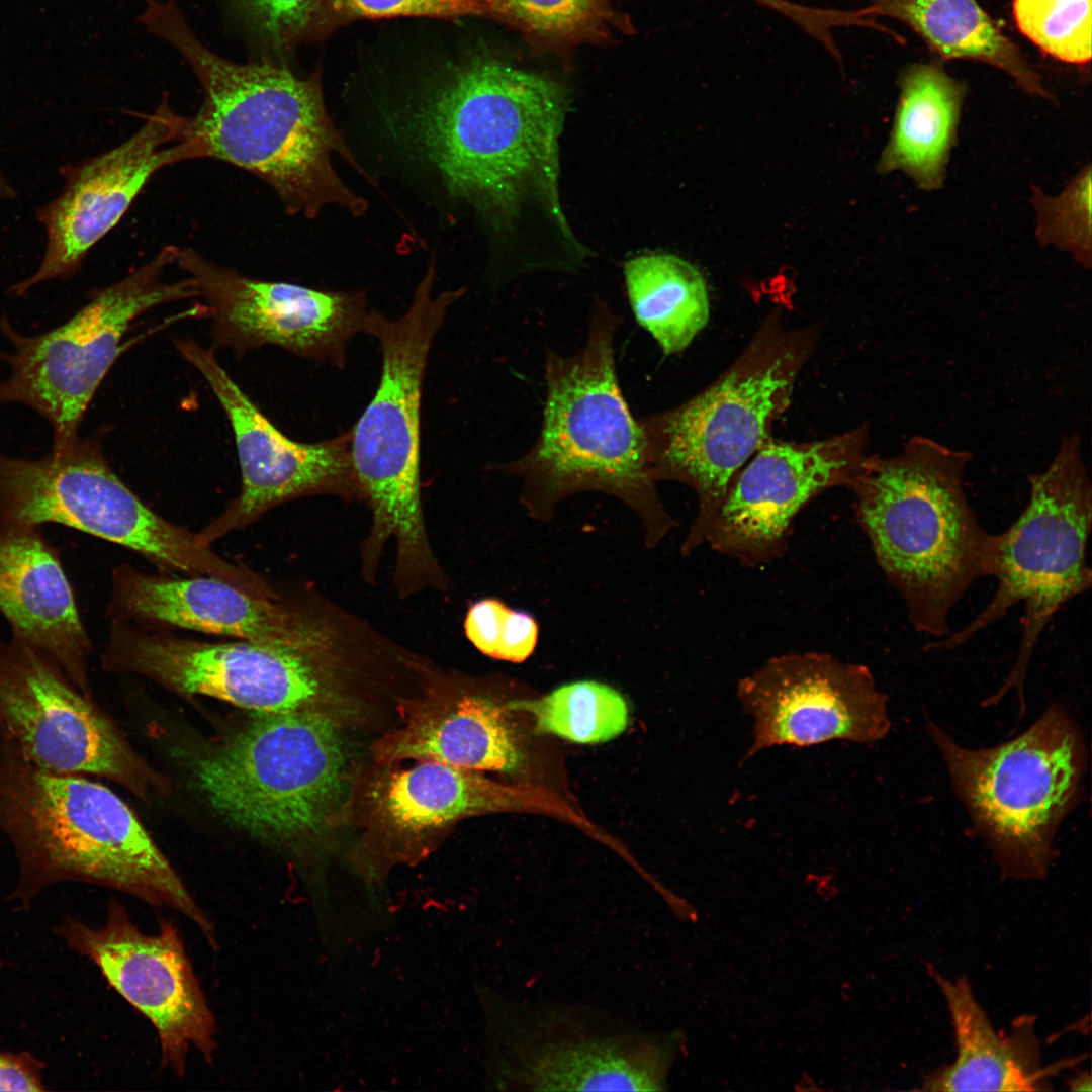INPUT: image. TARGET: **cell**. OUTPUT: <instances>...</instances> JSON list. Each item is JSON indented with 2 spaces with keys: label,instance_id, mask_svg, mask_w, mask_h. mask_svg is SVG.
I'll return each mask as SVG.
<instances>
[{
  "label": "cell",
  "instance_id": "1",
  "mask_svg": "<svg viewBox=\"0 0 1092 1092\" xmlns=\"http://www.w3.org/2000/svg\"><path fill=\"white\" fill-rule=\"evenodd\" d=\"M565 88L496 55L470 58L413 117L421 152L452 196L509 233L541 218L577 246L558 192Z\"/></svg>",
  "mask_w": 1092,
  "mask_h": 1092
},
{
  "label": "cell",
  "instance_id": "2",
  "mask_svg": "<svg viewBox=\"0 0 1092 1092\" xmlns=\"http://www.w3.org/2000/svg\"><path fill=\"white\" fill-rule=\"evenodd\" d=\"M140 21L181 54L201 85V106L186 117V129L203 158L256 176L292 215L313 218L331 205L356 215L365 210L333 166L334 155L358 164L327 113L317 75L299 78L269 61L238 64L217 56L173 0H146Z\"/></svg>",
  "mask_w": 1092,
  "mask_h": 1092
},
{
  "label": "cell",
  "instance_id": "3",
  "mask_svg": "<svg viewBox=\"0 0 1092 1092\" xmlns=\"http://www.w3.org/2000/svg\"><path fill=\"white\" fill-rule=\"evenodd\" d=\"M0 834L18 867L13 897L29 904L60 883L99 885L180 912L203 936L215 926L131 808L87 776L40 769L0 743Z\"/></svg>",
  "mask_w": 1092,
  "mask_h": 1092
},
{
  "label": "cell",
  "instance_id": "4",
  "mask_svg": "<svg viewBox=\"0 0 1092 1092\" xmlns=\"http://www.w3.org/2000/svg\"><path fill=\"white\" fill-rule=\"evenodd\" d=\"M972 454L913 436L889 457L869 456L850 487L876 560L915 629L939 640L979 579L994 576L997 534L980 524L965 490Z\"/></svg>",
  "mask_w": 1092,
  "mask_h": 1092
},
{
  "label": "cell",
  "instance_id": "5",
  "mask_svg": "<svg viewBox=\"0 0 1092 1092\" xmlns=\"http://www.w3.org/2000/svg\"><path fill=\"white\" fill-rule=\"evenodd\" d=\"M386 652L385 638L328 605L297 641H203L110 619L104 669L146 677L182 696H207L254 713L305 712L343 724L357 712L355 684Z\"/></svg>",
  "mask_w": 1092,
  "mask_h": 1092
},
{
  "label": "cell",
  "instance_id": "6",
  "mask_svg": "<svg viewBox=\"0 0 1092 1092\" xmlns=\"http://www.w3.org/2000/svg\"><path fill=\"white\" fill-rule=\"evenodd\" d=\"M430 266L397 320L369 310L364 332L380 344L382 369L371 401L351 431L350 454L372 523L362 543V575L373 582L385 545L395 543L394 586L406 599L444 589L446 576L426 531L421 496V400L428 355L463 290L433 293Z\"/></svg>",
  "mask_w": 1092,
  "mask_h": 1092
},
{
  "label": "cell",
  "instance_id": "7",
  "mask_svg": "<svg viewBox=\"0 0 1092 1092\" xmlns=\"http://www.w3.org/2000/svg\"><path fill=\"white\" fill-rule=\"evenodd\" d=\"M620 325V317L598 303L577 353L547 351L540 434L526 454L500 468L523 479V500L534 514L549 512L570 494L601 491L635 509L647 525L649 542H656L672 521L657 496L642 424L619 384L615 336Z\"/></svg>",
  "mask_w": 1092,
  "mask_h": 1092
},
{
  "label": "cell",
  "instance_id": "8",
  "mask_svg": "<svg viewBox=\"0 0 1092 1092\" xmlns=\"http://www.w3.org/2000/svg\"><path fill=\"white\" fill-rule=\"evenodd\" d=\"M341 726L313 713H254L192 759V784L229 825L297 849L342 823L354 775Z\"/></svg>",
  "mask_w": 1092,
  "mask_h": 1092
},
{
  "label": "cell",
  "instance_id": "9",
  "mask_svg": "<svg viewBox=\"0 0 1092 1092\" xmlns=\"http://www.w3.org/2000/svg\"><path fill=\"white\" fill-rule=\"evenodd\" d=\"M956 796L1001 872L1043 879L1061 825L1084 791L1088 749L1082 729L1050 704L1026 730L995 746L969 749L926 718Z\"/></svg>",
  "mask_w": 1092,
  "mask_h": 1092
},
{
  "label": "cell",
  "instance_id": "10",
  "mask_svg": "<svg viewBox=\"0 0 1092 1092\" xmlns=\"http://www.w3.org/2000/svg\"><path fill=\"white\" fill-rule=\"evenodd\" d=\"M809 332L765 324L736 362L689 400L640 419L654 479L675 480L698 497L685 540L687 553L703 534L744 463L768 440L789 405L812 349Z\"/></svg>",
  "mask_w": 1092,
  "mask_h": 1092
},
{
  "label": "cell",
  "instance_id": "11",
  "mask_svg": "<svg viewBox=\"0 0 1092 1092\" xmlns=\"http://www.w3.org/2000/svg\"><path fill=\"white\" fill-rule=\"evenodd\" d=\"M492 1087L511 1091H661L679 1031H651L596 1006L482 994Z\"/></svg>",
  "mask_w": 1092,
  "mask_h": 1092
},
{
  "label": "cell",
  "instance_id": "12",
  "mask_svg": "<svg viewBox=\"0 0 1092 1092\" xmlns=\"http://www.w3.org/2000/svg\"><path fill=\"white\" fill-rule=\"evenodd\" d=\"M1029 499L1018 519L997 534L996 590L965 627L923 646L928 652L954 649L1024 604L1022 636L1010 672L985 703L997 704L1009 691L1024 707L1027 670L1049 622L1092 582L1087 544L1092 523V485L1077 434L1064 436L1049 465L1029 476Z\"/></svg>",
  "mask_w": 1092,
  "mask_h": 1092
},
{
  "label": "cell",
  "instance_id": "13",
  "mask_svg": "<svg viewBox=\"0 0 1092 1092\" xmlns=\"http://www.w3.org/2000/svg\"><path fill=\"white\" fill-rule=\"evenodd\" d=\"M178 247L164 246L150 261L121 280L98 290L69 321L28 336L3 314L0 332L11 350H0L9 374L0 380V403L30 407L53 429L52 449L78 438L83 416L105 375L122 352L131 323L159 305L197 298L193 280H165Z\"/></svg>",
  "mask_w": 1092,
  "mask_h": 1092
},
{
  "label": "cell",
  "instance_id": "14",
  "mask_svg": "<svg viewBox=\"0 0 1092 1092\" xmlns=\"http://www.w3.org/2000/svg\"><path fill=\"white\" fill-rule=\"evenodd\" d=\"M0 519L55 523L132 550L161 569L229 580L234 562L147 507L115 474L96 436L41 458L0 450Z\"/></svg>",
  "mask_w": 1092,
  "mask_h": 1092
},
{
  "label": "cell",
  "instance_id": "15",
  "mask_svg": "<svg viewBox=\"0 0 1092 1092\" xmlns=\"http://www.w3.org/2000/svg\"><path fill=\"white\" fill-rule=\"evenodd\" d=\"M0 743L40 769L105 778L143 800L168 792L93 697L13 638L0 641Z\"/></svg>",
  "mask_w": 1092,
  "mask_h": 1092
},
{
  "label": "cell",
  "instance_id": "16",
  "mask_svg": "<svg viewBox=\"0 0 1092 1092\" xmlns=\"http://www.w3.org/2000/svg\"><path fill=\"white\" fill-rule=\"evenodd\" d=\"M55 932L69 948L93 962L107 983L152 1023L164 1068L183 1077L191 1049L212 1063L215 1017L172 921L162 919L157 934H146L126 909L111 900L101 927L67 916Z\"/></svg>",
  "mask_w": 1092,
  "mask_h": 1092
},
{
  "label": "cell",
  "instance_id": "17",
  "mask_svg": "<svg viewBox=\"0 0 1092 1092\" xmlns=\"http://www.w3.org/2000/svg\"><path fill=\"white\" fill-rule=\"evenodd\" d=\"M199 158L203 152L199 143L187 135L186 117L173 111L164 98L123 143L64 167L62 192L36 211L46 232L40 264L31 275L13 284L8 294L22 297L44 282L73 276L157 172Z\"/></svg>",
  "mask_w": 1092,
  "mask_h": 1092
},
{
  "label": "cell",
  "instance_id": "18",
  "mask_svg": "<svg viewBox=\"0 0 1092 1092\" xmlns=\"http://www.w3.org/2000/svg\"><path fill=\"white\" fill-rule=\"evenodd\" d=\"M175 347L211 387L229 419L238 451L239 494L198 535L211 545L243 530L273 508L316 494L362 499L350 454L351 431L318 443L281 433L221 366L212 349L178 339Z\"/></svg>",
  "mask_w": 1092,
  "mask_h": 1092
},
{
  "label": "cell",
  "instance_id": "19",
  "mask_svg": "<svg viewBox=\"0 0 1092 1092\" xmlns=\"http://www.w3.org/2000/svg\"><path fill=\"white\" fill-rule=\"evenodd\" d=\"M736 694L752 721L743 761L781 745L874 744L891 730L888 697L871 670L825 653L772 657L740 679Z\"/></svg>",
  "mask_w": 1092,
  "mask_h": 1092
},
{
  "label": "cell",
  "instance_id": "20",
  "mask_svg": "<svg viewBox=\"0 0 1092 1092\" xmlns=\"http://www.w3.org/2000/svg\"><path fill=\"white\" fill-rule=\"evenodd\" d=\"M175 264L204 300L215 343L238 353L274 345L343 367L349 340L364 332L369 310L363 292L255 279L191 248H178Z\"/></svg>",
  "mask_w": 1092,
  "mask_h": 1092
},
{
  "label": "cell",
  "instance_id": "21",
  "mask_svg": "<svg viewBox=\"0 0 1092 1092\" xmlns=\"http://www.w3.org/2000/svg\"><path fill=\"white\" fill-rule=\"evenodd\" d=\"M867 440L864 428L811 443L767 440L733 478L702 544L748 566L780 557L810 500L853 485L869 458Z\"/></svg>",
  "mask_w": 1092,
  "mask_h": 1092
},
{
  "label": "cell",
  "instance_id": "22",
  "mask_svg": "<svg viewBox=\"0 0 1092 1092\" xmlns=\"http://www.w3.org/2000/svg\"><path fill=\"white\" fill-rule=\"evenodd\" d=\"M511 793L475 770L436 761H374L354 776L343 821L360 830L356 856L371 867L428 855L460 820L511 806ZM379 866V867H380Z\"/></svg>",
  "mask_w": 1092,
  "mask_h": 1092
},
{
  "label": "cell",
  "instance_id": "23",
  "mask_svg": "<svg viewBox=\"0 0 1092 1092\" xmlns=\"http://www.w3.org/2000/svg\"><path fill=\"white\" fill-rule=\"evenodd\" d=\"M327 602L257 596L210 576L152 575L129 565L113 569L109 619L166 624L261 644L305 636Z\"/></svg>",
  "mask_w": 1092,
  "mask_h": 1092
},
{
  "label": "cell",
  "instance_id": "24",
  "mask_svg": "<svg viewBox=\"0 0 1092 1092\" xmlns=\"http://www.w3.org/2000/svg\"><path fill=\"white\" fill-rule=\"evenodd\" d=\"M424 677L417 695L398 700L400 725L374 742V761L428 760L508 774L521 766L523 755L508 705L426 666Z\"/></svg>",
  "mask_w": 1092,
  "mask_h": 1092
},
{
  "label": "cell",
  "instance_id": "25",
  "mask_svg": "<svg viewBox=\"0 0 1092 1092\" xmlns=\"http://www.w3.org/2000/svg\"><path fill=\"white\" fill-rule=\"evenodd\" d=\"M0 614L13 639L52 659L93 697L91 640L59 554L39 527L0 519Z\"/></svg>",
  "mask_w": 1092,
  "mask_h": 1092
},
{
  "label": "cell",
  "instance_id": "26",
  "mask_svg": "<svg viewBox=\"0 0 1092 1092\" xmlns=\"http://www.w3.org/2000/svg\"><path fill=\"white\" fill-rule=\"evenodd\" d=\"M948 1008L957 1044L951 1065L925 1077V1091H1038L1050 1089V1078L1061 1064L1042 1067L1035 1019L1014 1021L1009 1034L998 1033L964 978L950 980L932 967Z\"/></svg>",
  "mask_w": 1092,
  "mask_h": 1092
},
{
  "label": "cell",
  "instance_id": "27",
  "mask_svg": "<svg viewBox=\"0 0 1092 1092\" xmlns=\"http://www.w3.org/2000/svg\"><path fill=\"white\" fill-rule=\"evenodd\" d=\"M899 87L892 129L878 171H899L921 190H938L956 145L966 89L933 64L907 68Z\"/></svg>",
  "mask_w": 1092,
  "mask_h": 1092
},
{
  "label": "cell",
  "instance_id": "28",
  "mask_svg": "<svg viewBox=\"0 0 1092 1092\" xmlns=\"http://www.w3.org/2000/svg\"><path fill=\"white\" fill-rule=\"evenodd\" d=\"M862 9L871 17L903 22L946 60L986 63L1007 73L1027 93L1051 98L1019 48L976 0H870Z\"/></svg>",
  "mask_w": 1092,
  "mask_h": 1092
},
{
  "label": "cell",
  "instance_id": "29",
  "mask_svg": "<svg viewBox=\"0 0 1092 1092\" xmlns=\"http://www.w3.org/2000/svg\"><path fill=\"white\" fill-rule=\"evenodd\" d=\"M630 305L637 323L665 356L684 351L709 320V299L699 270L667 253H644L624 264Z\"/></svg>",
  "mask_w": 1092,
  "mask_h": 1092
},
{
  "label": "cell",
  "instance_id": "30",
  "mask_svg": "<svg viewBox=\"0 0 1092 1092\" xmlns=\"http://www.w3.org/2000/svg\"><path fill=\"white\" fill-rule=\"evenodd\" d=\"M491 8L490 18L541 52L605 44L616 32H632L631 22L611 0H491Z\"/></svg>",
  "mask_w": 1092,
  "mask_h": 1092
},
{
  "label": "cell",
  "instance_id": "31",
  "mask_svg": "<svg viewBox=\"0 0 1092 1092\" xmlns=\"http://www.w3.org/2000/svg\"><path fill=\"white\" fill-rule=\"evenodd\" d=\"M530 713L538 733L576 743H601L621 734L628 724V706L612 687L580 680L563 685L532 701L508 704Z\"/></svg>",
  "mask_w": 1092,
  "mask_h": 1092
},
{
  "label": "cell",
  "instance_id": "32",
  "mask_svg": "<svg viewBox=\"0 0 1092 1092\" xmlns=\"http://www.w3.org/2000/svg\"><path fill=\"white\" fill-rule=\"evenodd\" d=\"M251 37L269 52L287 51L345 22L340 0H226Z\"/></svg>",
  "mask_w": 1092,
  "mask_h": 1092
},
{
  "label": "cell",
  "instance_id": "33",
  "mask_svg": "<svg viewBox=\"0 0 1092 1092\" xmlns=\"http://www.w3.org/2000/svg\"><path fill=\"white\" fill-rule=\"evenodd\" d=\"M1019 31L1045 55L1083 65L1091 60V0H1014Z\"/></svg>",
  "mask_w": 1092,
  "mask_h": 1092
},
{
  "label": "cell",
  "instance_id": "34",
  "mask_svg": "<svg viewBox=\"0 0 1092 1092\" xmlns=\"http://www.w3.org/2000/svg\"><path fill=\"white\" fill-rule=\"evenodd\" d=\"M1035 236L1043 246L1071 254L1077 262L1091 265V166L1087 165L1054 196L1038 187L1032 190Z\"/></svg>",
  "mask_w": 1092,
  "mask_h": 1092
},
{
  "label": "cell",
  "instance_id": "35",
  "mask_svg": "<svg viewBox=\"0 0 1092 1092\" xmlns=\"http://www.w3.org/2000/svg\"><path fill=\"white\" fill-rule=\"evenodd\" d=\"M467 639L486 656L522 662L534 651L538 625L528 613L516 611L496 599H483L467 611Z\"/></svg>",
  "mask_w": 1092,
  "mask_h": 1092
},
{
  "label": "cell",
  "instance_id": "36",
  "mask_svg": "<svg viewBox=\"0 0 1092 1092\" xmlns=\"http://www.w3.org/2000/svg\"><path fill=\"white\" fill-rule=\"evenodd\" d=\"M344 20L393 16L491 17V0H340Z\"/></svg>",
  "mask_w": 1092,
  "mask_h": 1092
},
{
  "label": "cell",
  "instance_id": "37",
  "mask_svg": "<svg viewBox=\"0 0 1092 1092\" xmlns=\"http://www.w3.org/2000/svg\"><path fill=\"white\" fill-rule=\"evenodd\" d=\"M42 1070L30 1053L0 1051V1091H43Z\"/></svg>",
  "mask_w": 1092,
  "mask_h": 1092
},
{
  "label": "cell",
  "instance_id": "38",
  "mask_svg": "<svg viewBox=\"0 0 1092 1092\" xmlns=\"http://www.w3.org/2000/svg\"><path fill=\"white\" fill-rule=\"evenodd\" d=\"M1091 1075L1086 1071L1078 1072L1067 1081L1072 1091H1091Z\"/></svg>",
  "mask_w": 1092,
  "mask_h": 1092
},
{
  "label": "cell",
  "instance_id": "39",
  "mask_svg": "<svg viewBox=\"0 0 1092 1092\" xmlns=\"http://www.w3.org/2000/svg\"><path fill=\"white\" fill-rule=\"evenodd\" d=\"M16 195L13 186L9 183L3 172L0 170V197L11 199Z\"/></svg>",
  "mask_w": 1092,
  "mask_h": 1092
},
{
  "label": "cell",
  "instance_id": "40",
  "mask_svg": "<svg viewBox=\"0 0 1092 1092\" xmlns=\"http://www.w3.org/2000/svg\"><path fill=\"white\" fill-rule=\"evenodd\" d=\"M749 1H752V2H754V3H756V4H761V3H763V2L765 1V0H749Z\"/></svg>",
  "mask_w": 1092,
  "mask_h": 1092
}]
</instances>
